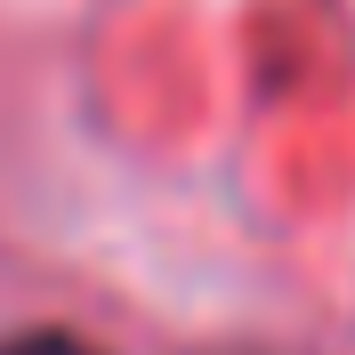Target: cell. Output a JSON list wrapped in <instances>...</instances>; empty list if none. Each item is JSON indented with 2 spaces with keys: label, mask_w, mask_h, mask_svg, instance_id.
Segmentation results:
<instances>
[{
  "label": "cell",
  "mask_w": 355,
  "mask_h": 355,
  "mask_svg": "<svg viewBox=\"0 0 355 355\" xmlns=\"http://www.w3.org/2000/svg\"><path fill=\"white\" fill-rule=\"evenodd\" d=\"M0 355H105V347H89L73 331H17V339H0Z\"/></svg>",
  "instance_id": "cell-1"
}]
</instances>
